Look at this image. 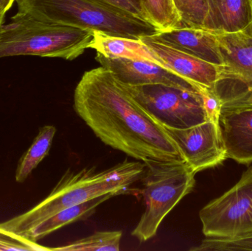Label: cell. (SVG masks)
Segmentation results:
<instances>
[{
    "instance_id": "cell-1",
    "label": "cell",
    "mask_w": 252,
    "mask_h": 251,
    "mask_svg": "<svg viewBox=\"0 0 252 251\" xmlns=\"http://www.w3.org/2000/svg\"><path fill=\"white\" fill-rule=\"evenodd\" d=\"M74 109L104 144L136 160L185 162L165 128L103 66L84 74L74 93Z\"/></svg>"
},
{
    "instance_id": "cell-2",
    "label": "cell",
    "mask_w": 252,
    "mask_h": 251,
    "mask_svg": "<svg viewBox=\"0 0 252 251\" xmlns=\"http://www.w3.org/2000/svg\"><path fill=\"white\" fill-rule=\"evenodd\" d=\"M143 162L126 160L97 172L94 167L78 172L68 169L45 199L22 215L0 223V228L24 237L30 230L63 209L81 204L108 193L126 194L130 186L142 179Z\"/></svg>"
},
{
    "instance_id": "cell-3",
    "label": "cell",
    "mask_w": 252,
    "mask_h": 251,
    "mask_svg": "<svg viewBox=\"0 0 252 251\" xmlns=\"http://www.w3.org/2000/svg\"><path fill=\"white\" fill-rule=\"evenodd\" d=\"M19 11L45 22L139 39L157 33L151 22L101 0H16Z\"/></svg>"
},
{
    "instance_id": "cell-4",
    "label": "cell",
    "mask_w": 252,
    "mask_h": 251,
    "mask_svg": "<svg viewBox=\"0 0 252 251\" xmlns=\"http://www.w3.org/2000/svg\"><path fill=\"white\" fill-rule=\"evenodd\" d=\"M93 31L45 22L18 11L0 28V58L19 56L72 60L89 49Z\"/></svg>"
},
{
    "instance_id": "cell-5",
    "label": "cell",
    "mask_w": 252,
    "mask_h": 251,
    "mask_svg": "<svg viewBox=\"0 0 252 251\" xmlns=\"http://www.w3.org/2000/svg\"><path fill=\"white\" fill-rule=\"evenodd\" d=\"M145 165L141 192L145 211L131 232L140 243L157 235L164 218L193 190L196 174L185 162H151Z\"/></svg>"
},
{
    "instance_id": "cell-6",
    "label": "cell",
    "mask_w": 252,
    "mask_h": 251,
    "mask_svg": "<svg viewBox=\"0 0 252 251\" xmlns=\"http://www.w3.org/2000/svg\"><path fill=\"white\" fill-rule=\"evenodd\" d=\"M124 85L163 127L185 129L211 118L206 104V91L208 88L188 90L163 84Z\"/></svg>"
},
{
    "instance_id": "cell-7",
    "label": "cell",
    "mask_w": 252,
    "mask_h": 251,
    "mask_svg": "<svg viewBox=\"0 0 252 251\" xmlns=\"http://www.w3.org/2000/svg\"><path fill=\"white\" fill-rule=\"evenodd\" d=\"M206 237L227 238L252 233V167L223 195L199 212Z\"/></svg>"
},
{
    "instance_id": "cell-8",
    "label": "cell",
    "mask_w": 252,
    "mask_h": 251,
    "mask_svg": "<svg viewBox=\"0 0 252 251\" xmlns=\"http://www.w3.org/2000/svg\"><path fill=\"white\" fill-rule=\"evenodd\" d=\"M164 128L195 173L219 166L227 159L217 118L185 129Z\"/></svg>"
},
{
    "instance_id": "cell-9",
    "label": "cell",
    "mask_w": 252,
    "mask_h": 251,
    "mask_svg": "<svg viewBox=\"0 0 252 251\" xmlns=\"http://www.w3.org/2000/svg\"><path fill=\"white\" fill-rule=\"evenodd\" d=\"M95 59L101 66L109 69L121 82L127 85L163 84L188 90L202 88L169 69L147 60L110 58L99 53H97Z\"/></svg>"
},
{
    "instance_id": "cell-10",
    "label": "cell",
    "mask_w": 252,
    "mask_h": 251,
    "mask_svg": "<svg viewBox=\"0 0 252 251\" xmlns=\"http://www.w3.org/2000/svg\"><path fill=\"white\" fill-rule=\"evenodd\" d=\"M139 39L161 60L166 69L197 85L214 90L220 79V66L157 41L151 35L141 37Z\"/></svg>"
},
{
    "instance_id": "cell-11",
    "label": "cell",
    "mask_w": 252,
    "mask_h": 251,
    "mask_svg": "<svg viewBox=\"0 0 252 251\" xmlns=\"http://www.w3.org/2000/svg\"><path fill=\"white\" fill-rule=\"evenodd\" d=\"M219 122L227 159L252 163V107L220 109Z\"/></svg>"
},
{
    "instance_id": "cell-12",
    "label": "cell",
    "mask_w": 252,
    "mask_h": 251,
    "mask_svg": "<svg viewBox=\"0 0 252 251\" xmlns=\"http://www.w3.org/2000/svg\"><path fill=\"white\" fill-rule=\"evenodd\" d=\"M151 36L209 63L223 65L217 32L203 28L180 27L158 31Z\"/></svg>"
},
{
    "instance_id": "cell-13",
    "label": "cell",
    "mask_w": 252,
    "mask_h": 251,
    "mask_svg": "<svg viewBox=\"0 0 252 251\" xmlns=\"http://www.w3.org/2000/svg\"><path fill=\"white\" fill-rule=\"evenodd\" d=\"M250 28L233 33H218L223 61L220 78L252 82V35Z\"/></svg>"
},
{
    "instance_id": "cell-14",
    "label": "cell",
    "mask_w": 252,
    "mask_h": 251,
    "mask_svg": "<svg viewBox=\"0 0 252 251\" xmlns=\"http://www.w3.org/2000/svg\"><path fill=\"white\" fill-rule=\"evenodd\" d=\"M252 24V0H208L203 28L217 33L246 30Z\"/></svg>"
},
{
    "instance_id": "cell-15",
    "label": "cell",
    "mask_w": 252,
    "mask_h": 251,
    "mask_svg": "<svg viewBox=\"0 0 252 251\" xmlns=\"http://www.w3.org/2000/svg\"><path fill=\"white\" fill-rule=\"evenodd\" d=\"M89 48L96 50L97 53L104 57L147 60L165 68L161 60L140 39L115 36L93 31V40Z\"/></svg>"
},
{
    "instance_id": "cell-16",
    "label": "cell",
    "mask_w": 252,
    "mask_h": 251,
    "mask_svg": "<svg viewBox=\"0 0 252 251\" xmlns=\"http://www.w3.org/2000/svg\"><path fill=\"white\" fill-rule=\"evenodd\" d=\"M117 195H118L115 193H108L81 204L63 209L56 215L47 218L41 223L38 224L36 226L27 232L24 237L31 241L37 243L38 240L54 232L56 230L63 228L65 225L87 219L96 212V209L100 204L111 197Z\"/></svg>"
},
{
    "instance_id": "cell-17",
    "label": "cell",
    "mask_w": 252,
    "mask_h": 251,
    "mask_svg": "<svg viewBox=\"0 0 252 251\" xmlns=\"http://www.w3.org/2000/svg\"><path fill=\"white\" fill-rule=\"evenodd\" d=\"M56 133V128L53 125H44L40 128L31 147L19 159L15 174L16 182H25L48 155Z\"/></svg>"
},
{
    "instance_id": "cell-18",
    "label": "cell",
    "mask_w": 252,
    "mask_h": 251,
    "mask_svg": "<svg viewBox=\"0 0 252 251\" xmlns=\"http://www.w3.org/2000/svg\"><path fill=\"white\" fill-rule=\"evenodd\" d=\"M213 91L221 109L252 107V82L220 77Z\"/></svg>"
},
{
    "instance_id": "cell-19",
    "label": "cell",
    "mask_w": 252,
    "mask_h": 251,
    "mask_svg": "<svg viewBox=\"0 0 252 251\" xmlns=\"http://www.w3.org/2000/svg\"><path fill=\"white\" fill-rule=\"evenodd\" d=\"M122 236L121 231H100L67 246L52 249L63 251H119Z\"/></svg>"
},
{
    "instance_id": "cell-20",
    "label": "cell",
    "mask_w": 252,
    "mask_h": 251,
    "mask_svg": "<svg viewBox=\"0 0 252 251\" xmlns=\"http://www.w3.org/2000/svg\"><path fill=\"white\" fill-rule=\"evenodd\" d=\"M151 22L161 30L180 28L182 20L173 0H145Z\"/></svg>"
},
{
    "instance_id": "cell-21",
    "label": "cell",
    "mask_w": 252,
    "mask_h": 251,
    "mask_svg": "<svg viewBox=\"0 0 252 251\" xmlns=\"http://www.w3.org/2000/svg\"><path fill=\"white\" fill-rule=\"evenodd\" d=\"M182 20L181 27L203 28L208 10V0H173Z\"/></svg>"
},
{
    "instance_id": "cell-22",
    "label": "cell",
    "mask_w": 252,
    "mask_h": 251,
    "mask_svg": "<svg viewBox=\"0 0 252 251\" xmlns=\"http://www.w3.org/2000/svg\"><path fill=\"white\" fill-rule=\"evenodd\" d=\"M190 251H252V233L227 238L207 237Z\"/></svg>"
},
{
    "instance_id": "cell-23",
    "label": "cell",
    "mask_w": 252,
    "mask_h": 251,
    "mask_svg": "<svg viewBox=\"0 0 252 251\" xmlns=\"http://www.w3.org/2000/svg\"><path fill=\"white\" fill-rule=\"evenodd\" d=\"M0 251H53L0 228Z\"/></svg>"
},
{
    "instance_id": "cell-24",
    "label": "cell",
    "mask_w": 252,
    "mask_h": 251,
    "mask_svg": "<svg viewBox=\"0 0 252 251\" xmlns=\"http://www.w3.org/2000/svg\"><path fill=\"white\" fill-rule=\"evenodd\" d=\"M101 1L116 6L137 17L151 22L145 0H101Z\"/></svg>"
},
{
    "instance_id": "cell-25",
    "label": "cell",
    "mask_w": 252,
    "mask_h": 251,
    "mask_svg": "<svg viewBox=\"0 0 252 251\" xmlns=\"http://www.w3.org/2000/svg\"><path fill=\"white\" fill-rule=\"evenodd\" d=\"M15 1L16 0H0V13L5 15Z\"/></svg>"
},
{
    "instance_id": "cell-26",
    "label": "cell",
    "mask_w": 252,
    "mask_h": 251,
    "mask_svg": "<svg viewBox=\"0 0 252 251\" xmlns=\"http://www.w3.org/2000/svg\"><path fill=\"white\" fill-rule=\"evenodd\" d=\"M5 15L1 14L0 13V28H1V25H3V22H4V18Z\"/></svg>"
},
{
    "instance_id": "cell-27",
    "label": "cell",
    "mask_w": 252,
    "mask_h": 251,
    "mask_svg": "<svg viewBox=\"0 0 252 251\" xmlns=\"http://www.w3.org/2000/svg\"><path fill=\"white\" fill-rule=\"evenodd\" d=\"M250 33H251V35H252V24L251 26H250Z\"/></svg>"
}]
</instances>
